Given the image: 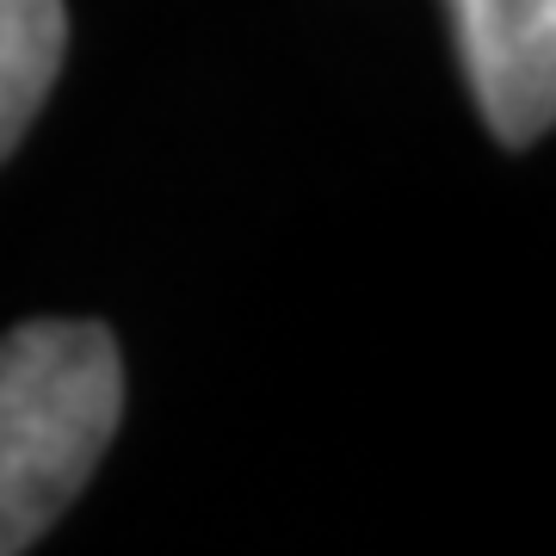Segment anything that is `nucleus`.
Listing matches in <instances>:
<instances>
[{
	"label": "nucleus",
	"instance_id": "nucleus-1",
	"mask_svg": "<svg viewBox=\"0 0 556 556\" xmlns=\"http://www.w3.org/2000/svg\"><path fill=\"white\" fill-rule=\"evenodd\" d=\"M124 420V358L100 321L0 334V556H25L100 470Z\"/></svg>",
	"mask_w": 556,
	"mask_h": 556
},
{
	"label": "nucleus",
	"instance_id": "nucleus-3",
	"mask_svg": "<svg viewBox=\"0 0 556 556\" xmlns=\"http://www.w3.org/2000/svg\"><path fill=\"white\" fill-rule=\"evenodd\" d=\"M68 50L62 0H0V161L20 149Z\"/></svg>",
	"mask_w": 556,
	"mask_h": 556
},
{
	"label": "nucleus",
	"instance_id": "nucleus-2",
	"mask_svg": "<svg viewBox=\"0 0 556 556\" xmlns=\"http://www.w3.org/2000/svg\"><path fill=\"white\" fill-rule=\"evenodd\" d=\"M482 124L526 149L556 118V0H445Z\"/></svg>",
	"mask_w": 556,
	"mask_h": 556
}]
</instances>
